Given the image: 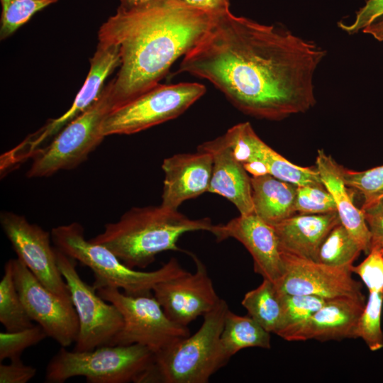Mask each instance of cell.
Wrapping results in <instances>:
<instances>
[{
	"instance_id": "52a82bcc",
	"label": "cell",
	"mask_w": 383,
	"mask_h": 383,
	"mask_svg": "<svg viewBox=\"0 0 383 383\" xmlns=\"http://www.w3.org/2000/svg\"><path fill=\"white\" fill-rule=\"evenodd\" d=\"M113 107L111 81L87 110L67 124L49 144L35 152L26 176L47 177L84 162L105 137L102 124Z\"/></svg>"
},
{
	"instance_id": "4316f807",
	"label": "cell",
	"mask_w": 383,
	"mask_h": 383,
	"mask_svg": "<svg viewBox=\"0 0 383 383\" xmlns=\"http://www.w3.org/2000/svg\"><path fill=\"white\" fill-rule=\"evenodd\" d=\"M0 322L6 331L14 332L34 326L17 290L12 259L4 265L0 282Z\"/></svg>"
},
{
	"instance_id": "cb8c5ba5",
	"label": "cell",
	"mask_w": 383,
	"mask_h": 383,
	"mask_svg": "<svg viewBox=\"0 0 383 383\" xmlns=\"http://www.w3.org/2000/svg\"><path fill=\"white\" fill-rule=\"evenodd\" d=\"M227 362L240 350L248 348H271L270 333L252 317L239 316L228 310L220 338Z\"/></svg>"
},
{
	"instance_id": "8fae6325",
	"label": "cell",
	"mask_w": 383,
	"mask_h": 383,
	"mask_svg": "<svg viewBox=\"0 0 383 383\" xmlns=\"http://www.w3.org/2000/svg\"><path fill=\"white\" fill-rule=\"evenodd\" d=\"M12 262L14 282L30 319L61 347L75 343L79 320L72 301L45 287L18 257L12 259Z\"/></svg>"
},
{
	"instance_id": "836d02e7",
	"label": "cell",
	"mask_w": 383,
	"mask_h": 383,
	"mask_svg": "<svg viewBox=\"0 0 383 383\" xmlns=\"http://www.w3.org/2000/svg\"><path fill=\"white\" fill-rule=\"evenodd\" d=\"M383 18V0H367L355 13L352 23L343 22L338 26L349 35L355 34L374 22Z\"/></svg>"
},
{
	"instance_id": "1f68e13d",
	"label": "cell",
	"mask_w": 383,
	"mask_h": 383,
	"mask_svg": "<svg viewBox=\"0 0 383 383\" xmlns=\"http://www.w3.org/2000/svg\"><path fill=\"white\" fill-rule=\"evenodd\" d=\"M346 186L355 191L367 204L383 196V165L364 171L344 169Z\"/></svg>"
},
{
	"instance_id": "7c38bea8",
	"label": "cell",
	"mask_w": 383,
	"mask_h": 383,
	"mask_svg": "<svg viewBox=\"0 0 383 383\" xmlns=\"http://www.w3.org/2000/svg\"><path fill=\"white\" fill-rule=\"evenodd\" d=\"M0 223L17 257L45 287L63 299L72 301L57 263L55 247L51 245V232L10 211L1 213Z\"/></svg>"
},
{
	"instance_id": "7a4b0ae2",
	"label": "cell",
	"mask_w": 383,
	"mask_h": 383,
	"mask_svg": "<svg viewBox=\"0 0 383 383\" xmlns=\"http://www.w3.org/2000/svg\"><path fill=\"white\" fill-rule=\"evenodd\" d=\"M213 16L173 0L130 11L118 7L98 33L99 42L119 48V70L111 80L113 109L159 84L198 43Z\"/></svg>"
},
{
	"instance_id": "74e56055",
	"label": "cell",
	"mask_w": 383,
	"mask_h": 383,
	"mask_svg": "<svg viewBox=\"0 0 383 383\" xmlns=\"http://www.w3.org/2000/svg\"><path fill=\"white\" fill-rule=\"evenodd\" d=\"M160 0H120L119 8L130 11L152 5Z\"/></svg>"
},
{
	"instance_id": "ffe728a7",
	"label": "cell",
	"mask_w": 383,
	"mask_h": 383,
	"mask_svg": "<svg viewBox=\"0 0 383 383\" xmlns=\"http://www.w3.org/2000/svg\"><path fill=\"white\" fill-rule=\"evenodd\" d=\"M365 304V295L327 299L293 335L290 341L326 342L357 338V326Z\"/></svg>"
},
{
	"instance_id": "9c48e42d",
	"label": "cell",
	"mask_w": 383,
	"mask_h": 383,
	"mask_svg": "<svg viewBox=\"0 0 383 383\" xmlns=\"http://www.w3.org/2000/svg\"><path fill=\"white\" fill-rule=\"evenodd\" d=\"M97 292L118 309L123 320L110 345L139 344L155 354L190 335L187 326L167 316L153 293L130 295L113 287L101 288Z\"/></svg>"
},
{
	"instance_id": "7402d4cb",
	"label": "cell",
	"mask_w": 383,
	"mask_h": 383,
	"mask_svg": "<svg viewBox=\"0 0 383 383\" xmlns=\"http://www.w3.org/2000/svg\"><path fill=\"white\" fill-rule=\"evenodd\" d=\"M316 167L321 182L331 194L341 224L358 243L362 252L368 254L371 247V234L361 209L357 208L344 181V169L323 150H318Z\"/></svg>"
},
{
	"instance_id": "8992f818",
	"label": "cell",
	"mask_w": 383,
	"mask_h": 383,
	"mask_svg": "<svg viewBox=\"0 0 383 383\" xmlns=\"http://www.w3.org/2000/svg\"><path fill=\"white\" fill-rule=\"evenodd\" d=\"M153 360L154 353L139 344L106 345L87 351L61 347L46 367L45 382L62 383L81 376L89 383H140Z\"/></svg>"
},
{
	"instance_id": "ac0fdd59",
	"label": "cell",
	"mask_w": 383,
	"mask_h": 383,
	"mask_svg": "<svg viewBox=\"0 0 383 383\" xmlns=\"http://www.w3.org/2000/svg\"><path fill=\"white\" fill-rule=\"evenodd\" d=\"M213 166L212 155L200 148L192 153H179L165 158L161 206L177 210L184 201L208 192Z\"/></svg>"
},
{
	"instance_id": "f546056e",
	"label": "cell",
	"mask_w": 383,
	"mask_h": 383,
	"mask_svg": "<svg viewBox=\"0 0 383 383\" xmlns=\"http://www.w3.org/2000/svg\"><path fill=\"white\" fill-rule=\"evenodd\" d=\"M0 38L4 40L27 23L38 11L57 0H0Z\"/></svg>"
},
{
	"instance_id": "d590c367",
	"label": "cell",
	"mask_w": 383,
	"mask_h": 383,
	"mask_svg": "<svg viewBox=\"0 0 383 383\" xmlns=\"http://www.w3.org/2000/svg\"><path fill=\"white\" fill-rule=\"evenodd\" d=\"M37 373V369L25 365L21 358L10 360L8 365L0 364V383H27Z\"/></svg>"
},
{
	"instance_id": "3957f363",
	"label": "cell",
	"mask_w": 383,
	"mask_h": 383,
	"mask_svg": "<svg viewBox=\"0 0 383 383\" xmlns=\"http://www.w3.org/2000/svg\"><path fill=\"white\" fill-rule=\"evenodd\" d=\"M213 225L209 218L192 219L161 205L133 207L90 240L107 248L126 266L145 268L160 252L180 250L177 243L182 234L211 232Z\"/></svg>"
},
{
	"instance_id": "603a6c76",
	"label": "cell",
	"mask_w": 383,
	"mask_h": 383,
	"mask_svg": "<svg viewBox=\"0 0 383 383\" xmlns=\"http://www.w3.org/2000/svg\"><path fill=\"white\" fill-rule=\"evenodd\" d=\"M254 213L274 226L296 214V187L267 174L251 177Z\"/></svg>"
},
{
	"instance_id": "4fadbf2b",
	"label": "cell",
	"mask_w": 383,
	"mask_h": 383,
	"mask_svg": "<svg viewBox=\"0 0 383 383\" xmlns=\"http://www.w3.org/2000/svg\"><path fill=\"white\" fill-rule=\"evenodd\" d=\"M222 135L252 176L269 174L297 186L323 184L316 167H301L287 160L266 144L249 122L236 124Z\"/></svg>"
},
{
	"instance_id": "44dd1931",
	"label": "cell",
	"mask_w": 383,
	"mask_h": 383,
	"mask_svg": "<svg viewBox=\"0 0 383 383\" xmlns=\"http://www.w3.org/2000/svg\"><path fill=\"white\" fill-rule=\"evenodd\" d=\"M340 223L338 213L334 211L316 214L296 213L272 226L281 251L316 261L322 242Z\"/></svg>"
},
{
	"instance_id": "484cf974",
	"label": "cell",
	"mask_w": 383,
	"mask_h": 383,
	"mask_svg": "<svg viewBox=\"0 0 383 383\" xmlns=\"http://www.w3.org/2000/svg\"><path fill=\"white\" fill-rule=\"evenodd\" d=\"M363 283L369 297L359 320L357 338H362L371 351H377L383 348V277L367 279Z\"/></svg>"
},
{
	"instance_id": "e575fe53",
	"label": "cell",
	"mask_w": 383,
	"mask_h": 383,
	"mask_svg": "<svg viewBox=\"0 0 383 383\" xmlns=\"http://www.w3.org/2000/svg\"><path fill=\"white\" fill-rule=\"evenodd\" d=\"M361 210L371 234L370 250L383 248V196L362 204Z\"/></svg>"
},
{
	"instance_id": "5b68a950",
	"label": "cell",
	"mask_w": 383,
	"mask_h": 383,
	"mask_svg": "<svg viewBox=\"0 0 383 383\" xmlns=\"http://www.w3.org/2000/svg\"><path fill=\"white\" fill-rule=\"evenodd\" d=\"M51 235L55 247L91 269L96 291L113 287L130 295L148 294L158 283L187 272L174 257L154 271L132 269L105 246L87 240L83 226L77 222L53 228Z\"/></svg>"
},
{
	"instance_id": "83f0119b",
	"label": "cell",
	"mask_w": 383,
	"mask_h": 383,
	"mask_svg": "<svg viewBox=\"0 0 383 383\" xmlns=\"http://www.w3.org/2000/svg\"><path fill=\"white\" fill-rule=\"evenodd\" d=\"M279 293L283 306V317L281 326L276 335L290 341L293 335L326 303L327 299L313 295Z\"/></svg>"
},
{
	"instance_id": "d6a6232c",
	"label": "cell",
	"mask_w": 383,
	"mask_h": 383,
	"mask_svg": "<svg viewBox=\"0 0 383 383\" xmlns=\"http://www.w3.org/2000/svg\"><path fill=\"white\" fill-rule=\"evenodd\" d=\"M296 213L316 214L336 211L335 201L323 184L299 185L295 200Z\"/></svg>"
},
{
	"instance_id": "ba28073f",
	"label": "cell",
	"mask_w": 383,
	"mask_h": 383,
	"mask_svg": "<svg viewBox=\"0 0 383 383\" xmlns=\"http://www.w3.org/2000/svg\"><path fill=\"white\" fill-rule=\"evenodd\" d=\"M206 92L196 82L157 84L113 109L102 124V133L130 135L172 120L187 111Z\"/></svg>"
},
{
	"instance_id": "8d00e7d4",
	"label": "cell",
	"mask_w": 383,
	"mask_h": 383,
	"mask_svg": "<svg viewBox=\"0 0 383 383\" xmlns=\"http://www.w3.org/2000/svg\"><path fill=\"white\" fill-rule=\"evenodd\" d=\"M174 1L192 9L217 15L229 10V0H173Z\"/></svg>"
},
{
	"instance_id": "2e32d148",
	"label": "cell",
	"mask_w": 383,
	"mask_h": 383,
	"mask_svg": "<svg viewBox=\"0 0 383 383\" xmlns=\"http://www.w3.org/2000/svg\"><path fill=\"white\" fill-rule=\"evenodd\" d=\"M196 270L156 284L152 293L167 316L187 326L211 311L220 300L204 264L194 255Z\"/></svg>"
},
{
	"instance_id": "f35d334b",
	"label": "cell",
	"mask_w": 383,
	"mask_h": 383,
	"mask_svg": "<svg viewBox=\"0 0 383 383\" xmlns=\"http://www.w3.org/2000/svg\"><path fill=\"white\" fill-rule=\"evenodd\" d=\"M362 32L369 34L378 41L383 42V18L370 24Z\"/></svg>"
},
{
	"instance_id": "9a60e30c",
	"label": "cell",
	"mask_w": 383,
	"mask_h": 383,
	"mask_svg": "<svg viewBox=\"0 0 383 383\" xmlns=\"http://www.w3.org/2000/svg\"><path fill=\"white\" fill-rule=\"evenodd\" d=\"M119 48L113 43L99 42L96 52L90 59L87 77L71 107L58 118L50 119L41 128L28 135L19 145L21 155L28 159L54 138L67 124L87 110L100 96L105 81L120 66Z\"/></svg>"
},
{
	"instance_id": "30bf717a",
	"label": "cell",
	"mask_w": 383,
	"mask_h": 383,
	"mask_svg": "<svg viewBox=\"0 0 383 383\" xmlns=\"http://www.w3.org/2000/svg\"><path fill=\"white\" fill-rule=\"evenodd\" d=\"M57 263L68 289L79 320L74 350L87 351L110 345L121 329L118 309L105 301L93 285L86 283L77 270V260L55 247Z\"/></svg>"
},
{
	"instance_id": "5bb4252c",
	"label": "cell",
	"mask_w": 383,
	"mask_h": 383,
	"mask_svg": "<svg viewBox=\"0 0 383 383\" xmlns=\"http://www.w3.org/2000/svg\"><path fill=\"white\" fill-rule=\"evenodd\" d=\"M284 274L274 284L283 294L313 295L326 299L364 296L351 267H333L281 251Z\"/></svg>"
},
{
	"instance_id": "d4e9b609",
	"label": "cell",
	"mask_w": 383,
	"mask_h": 383,
	"mask_svg": "<svg viewBox=\"0 0 383 383\" xmlns=\"http://www.w3.org/2000/svg\"><path fill=\"white\" fill-rule=\"evenodd\" d=\"M241 304L266 331L277 333L282 324L283 306L281 294L274 283L263 279L257 287L244 295Z\"/></svg>"
},
{
	"instance_id": "277c9868",
	"label": "cell",
	"mask_w": 383,
	"mask_h": 383,
	"mask_svg": "<svg viewBox=\"0 0 383 383\" xmlns=\"http://www.w3.org/2000/svg\"><path fill=\"white\" fill-rule=\"evenodd\" d=\"M226 301L220 299L216 306L204 316L199 329L154 354L150 368L140 383H206L227 364L220 338L226 314Z\"/></svg>"
},
{
	"instance_id": "d6986e66",
	"label": "cell",
	"mask_w": 383,
	"mask_h": 383,
	"mask_svg": "<svg viewBox=\"0 0 383 383\" xmlns=\"http://www.w3.org/2000/svg\"><path fill=\"white\" fill-rule=\"evenodd\" d=\"M213 157L209 192L222 196L231 201L240 214L254 213L251 177L235 157L223 135L198 146Z\"/></svg>"
},
{
	"instance_id": "4dcf8cb0",
	"label": "cell",
	"mask_w": 383,
	"mask_h": 383,
	"mask_svg": "<svg viewBox=\"0 0 383 383\" xmlns=\"http://www.w3.org/2000/svg\"><path fill=\"white\" fill-rule=\"evenodd\" d=\"M48 337L43 328L38 324L28 328L0 333V361L21 358L23 351Z\"/></svg>"
},
{
	"instance_id": "f1b7e54d",
	"label": "cell",
	"mask_w": 383,
	"mask_h": 383,
	"mask_svg": "<svg viewBox=\"0 0 383 383\" xmlns=\"http://www.w3.org/2000/svg\"><path fill=\"white\" fill-rule=\"evenodd\" d=\"M361 252V246L340 223L322 242L316 261L333 267H350Z\"/></svg>"
},
{
	"instance_id": "e0dca14e",
	"label": "cell",
	"mask_w": 383,
	"mask_h": 383,
	"mask_svg": "<svg viewBox=\"0 0 383 383\" xmlns=\"http://www.w3.org/2000/svg\"><path fill=\"white\" fill-rule=\"evenodd\" d=\"M211 233L218 241L231 238L251 255L255 273L276 284L284 274L279 240L274 227L255 213L240 214L225 224L213 225Z\"/></svg>"
},
{
	"instance_id": "6da1fadb",
	"label": "cell",
	"mask_w": 383,
	"mask_h": 383,
	"mask_svg": "<svg viewBox=\"0 0 383 383\" xmlns=\"http://www.w3.org/2000/svg\"><path fill=\"white\" fill-rule=\"evenodd\" d=\"M326 55L282 26L228 11L214 15L178 72L208 80L247 115L279 121L316 104L314 76Z\"/></svg>"
}]
</instances>
